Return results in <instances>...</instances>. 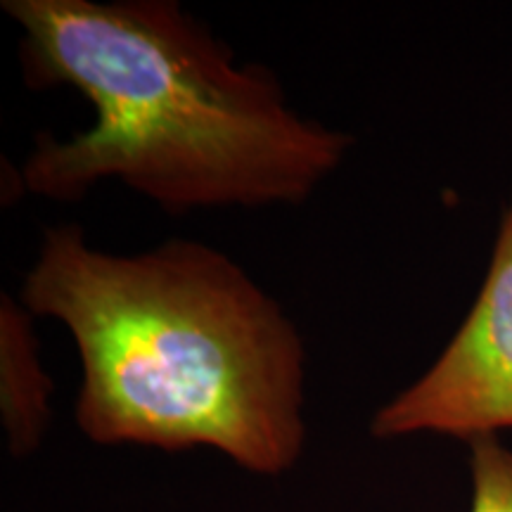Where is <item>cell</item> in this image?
<instances>
[{
    "label": "cell",
    "instance_id": "4",
    "mask_svg": "<svg viewBox=\"0 0 512 512\" xmlns=\"http://www.w3.org/2000/svg\"><path fill=\"white\" fill-rule=\"evenodd\" d=\"M53 380L38 361L34 316L3 294L0 306V415L12 456H29L50 427Z\"/></svg>",
    "mask_w": 512,
    "mask_h": 512
},
{
    "label": "cell",
    "instance_id": "2",
    "mask_svg": "<svg viewBox=\"0 0 512 512\" xmlns=\"http://www.w3.org/2000/svg\"><path fill=\"white\" fill-rule=\"evenodd\" d=\"M19 302L72 332L76 425L102 446L211 448L280 477L304 453V342L228 254L197 240L110 254L46 230Z\"/></svg>",
    "mask_w": 512,
    "mask_h": 512
},
{
    "label": "cell",
    "instance_id": "5",
    "mask_svg": "<svg viewBox=\"0 0 512 512\" xmlns=\"http://www.w3.org/2000/svg\"><path fill=\"white\" fill-rule=\"evenodd\" d=\"M470 512H512V451L496 439L470 444Z\"/></svg>",
    "mask_w": 512,
    "mask_h": 512
},
{
    "label": "cell",
    "instance_id": "1",
    "mask_svg": "<svg viewBox=\"0 0 512 512\" xmlns=\"http://www.w3.org/2000/svg\"><path fill=\"white\" fill-rule=\"evenodd\" d=\"M31 88L69 86L95 121L38 136L24 190L76 202L119 178L169 214L299 204L342 164L347 133L299 117L261 64L171 0H5Z\"/></svg>",
    "mask_w": 512,
    "mask_h": 512
},
{
    "label": "cell",
    "instance_id": "3",
    "mask_svg": "<svg viewBox=\"0 0 512 512\" xmlns=\"http://www.w3.org/2000/svg\"><path fill=\"white\" fill-rule=\"evenodd\" d=\"M512 430V195L482 290L441 356L377 408L375 439L441 434L467 444Z\"/></svg>",
    "mask_w": 512,
    "mask_h": 512
}]
</instances>
